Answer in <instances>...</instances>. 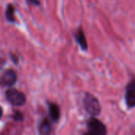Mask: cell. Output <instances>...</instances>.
<instances>
[{"label": "cell", "instance_id": "6da1fadb", "mask_svg": "<svg viewBox=\"0 0 135 135\" xmlns=\"http://www.w3.org/2000/svg\"><path fill=\"white\" fill-rule=\"evenodd\" d=\"M83 106L85 112L90 116L97 117L101 113V106L100 101L92 93H85V96L83 97Z\"/></svg>", "mask_w": 135, "mask_h": 135}, {"label": "cell", "instance_id": "7a4b0ae2", "mask_svg": "<svg viewBox=\"0 0 135 135\" xmlns=\"http://www.w3.org/2000/svg\"><path fill=\"white\" fill-rule=\"evenodd\" d=\"M6 100L13 106L21 107L26 104L27 98L24 93L17 90V89L11 88L8 89L5 92Z\"/></svg>", "mask_w": 135, "mask_h": 135}, {"label": "cell", "instance_id": "3957f363", "mask_svg": "<svg viewBox=\"0 0 135 135\" xmlns=\"http://www.w3.org/2000/svg\"><path fill=\"white\" fill-rule=\"evenodd\" d=\"M87 127V132L85 134H97V135H105L108 131L106 126L97 117L91 116L86 122Z\"/></svg>", "mask_w": 135, "mask_h": 135}, {"label": "cell", "instance_id": "277c9868", "mask_svg": "<svg viewBox=\"0 0 135 135\" xmlns=\"http://www.w3.org/2000/svg\"><path fill=\"white\" fill-rule=\"evenodd\" d=\"M125 103L129 109L135 108V79H132L126 87Z\"/></svg>", "mask_w": 135, "mask_h": 135}, {"label": "cell", "instance_id": "5b68a950", "mask_svg": "<svg viewBox=\"0 0 135 135\" xmlns=\"http://www.w3.org/2000/svg\"><path fill=\"white\" fill-rule=\"evenodd\" d=\"M17 81V75L14 70H6L1 77V85L6 87H13Z\"/></svg>", "mask_w": 135, "mask_h": 135}, {"label": "cell", "instance_id": "8992f818", "mask_svg": "<svg viewBox=\"0 0 135 135\" xmlns=\"http://www.w3.org/2000/svg\"><path fill=\"white\" fill-rule=\"evenodd\" d=\"M48 116L52 123H57L61 117V110L58 104L54 102H47Z\"/></svg>", "mask_w": 135, "mask_h": 135}, {"label": "cell", "instance_id": "52a82bcc", "mask_svg": "<svg viewBox=\"0 0 135 135\" xmlns=\"http://www.w3.org/2000/svg\"><path fill=\"white\" fill-rule=\"evenodd\" d=\"M52 122L50 118H43L38 126V133L40 135H47L53 134V127L51 125Z\"/></svg>", "mask_w": 135, "mask_h": 135}, {"label": "cell", "instance_id": "ba28073f", "mask_svg": "<svg viewBox=\"0 0 135 135\" xmlns=\"http://www.w3.org/2000/svg\"><path fill=\"white\" fill-rule=\"evenodd\" d=\"M74 36L75 41L80 46L81 49L84 51H87L89 49V45H88L86 37H85V35L82 27H80L76 31V32L74 33Z\"/></svg>", "mask_w": 135, "mask_h": 135}, {"label": "cell", "instance_id": "9c48e42d", "mask_svg": "<svg viewBox=\"0 0 135 135\" xmlns=\"http://www.w3.org/2000/svg\"><path fill=\"white\" fill-rule=\"evenodd\" d=\"M5 17L9 23H15L17 21L15 16V7L12 3H8L6 7Z\"/></svg>", "mask_w": 135, "mask_h": 135}, {"label": "cell", "instance_id": "30bf717a", "mask_svg": "<svg viewBox=\"0 0 135 135\" xmlns=\"http://www.w3.org/2000/svg\"><path fill=\"white\" fill-rule=\"evenodd\" d=\"M11 117H12V119H13V120L14 122H17V123L22 122L24 120V119H25L24 114L19 110H14L12 115H11Z\"/></svg>", "mask_w": 135, "mask_h": 135}, {"label": "cell", "instance_id": "8fae6325", "mask_svg": "<svg viewBox=\"0 0 135 135\" xmlns=\"http://www.w3.org/2000/svg\"><path fill=\"white\" fill-rule=\"evenodd\" d=\"M9 56L10 60L13 62V63H14L15 65H17L18 64V62H19V57L16 54L12 53V52H9Z\"/></svg>", "mask_w": 135, "mask_h": 135}, {"label": "cell", "instance_id": "7c38bea8", "mask_svg": "<svg viewBox=\"0 0 135 135\" xmlns=\"http://www.w3.org/2000/svg\"><path fill=\"white\" fill-rule=\"evenodd\" d=\"M26 2L30 4V5H32V6H38L40 5V0H26Z\"/></svg>", "mask_w": 135, "mask_h": 135}]
</instances>
